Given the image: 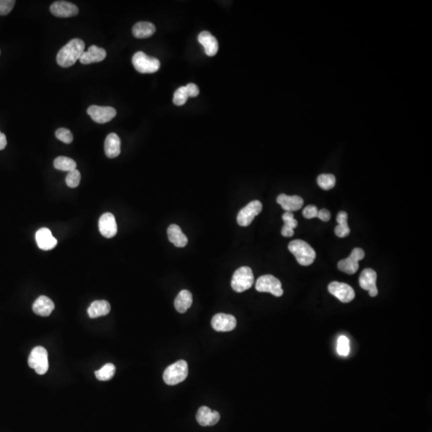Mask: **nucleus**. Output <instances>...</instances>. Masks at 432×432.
I'll return each mask as SVG.
<instances>
[{
  "instance_id": "27",
  "label": "nucleus",
  "mask_w": 432,
  "mask_h": 432,
  "mask_svg": "<svg viewBox=\"0 0 432 432\" xmlns=\"http://www.w3.org/2000/svg\"><path fill=\"white\" fill-rule=\"evenodd\" d=\"M337 222H338V226H336L334 229L336 236L340 238H344L346 237L348 234H350V228L348 224V214L346 212H338L337 216Z\"/></svg>"
},
{
  "instance_id": "22",
  "label": "nucleus",
  "mask_w": 432,
  "mask_h": 432,
  "mask_svg": "<svg viewBox=\"0 0 432 432\" xmlns=\"http://www.w3.org/2000/svg\"><path fill=\"white\" fill-rule=\"evenodd\" d=\"M120 145H121V141L118 134H116V133H110L106 136L104 142V150L108 158H114L120 156L121 152Z\"/></svg>"
},
{
  "instance_id": "20",
  "label": "nucleus",
  "mask_w": 432,
  "mask_h": 432,
  "mask_svg": "<svg viewBox=\"0 0 432 432\" xmlns=\"http://www.w3.org/2000/svg\"><path fill=\"white\" fill-rule=\"evenodd\" d=\"M198 40L202 44L208 56H214L218 50V42L216 37L209 32H202L198 34Z\"/></svg>"
},
{
  "instance_id": "15",
  "label": "nucleus",
  "mask_w": 432,
  "mask_h": 432,
  "mask_svg": "<svg viewBox=\"0 0 432 432\" xmlns=\"http://www.w3.org/2000/svg\"><path fill=\"white\" fill-rule=\"evenodd\" d=\"M98 229L101 234L104 237L108 238L114 237L118 230L114 216L112 213H105L102 214L98 220Z\"/></svg>"
},
{
  "instance_id": "4",
  "label": "nucleus",
  "mask_w": 432,
  "mask_h": 432,
  "mask_svg": "<svg viewBox=\"0 0 432 432\" xmlns=\"http://www.w3.org/2000/svg\"><path fill=\"white\" fill-rule=\"evenodd\" d=\"M253 284L254 274L252 268L249 266H241L234 272L230 284L234 292L241 293L250 289Z\"/></svg>"
},
{
  "instance_id": "8",
  "label": "nucleus",
  "mask_w": 432,
  "mask_h": 432,
  "mask_svg": "<svg viewBox=\"0 0 432 432\" xmlns=\"http://www.w3.org/2000/svg\"><path fill=\"white\" fill-rule=\"evenodd\" d=\"M262 205L258 200H254L242 208L237 216V222L240 226H248L252 224L256 216L262 212Z\"/></svg>"
},
{
  "instance_id": "18",
  "label": "nucleus",
  "mask_w": 432,
  "mask_h": 432,
  "mask_svg": "<svg viewBox=\"0 0 432 432\" xmlns=\"http://www.w3.org/2000/svg\"><path fill=\"white\" fill-rule=\"evenodd\" d=\"M106 57V50L104 48L93 45L88 48V52H84L80 57V61L82 64H90L100 62Z\"/></svg>"
},
{
  "instance_id": "28",
  "label": "nucleus",
  "mask_w": 432,
  "mask_h": 432,
  "mask_svg": "<svg viewBox=\"0 0 432 432\" xmlns=\"http://www.w3.org/2000/svg\"><path fill=\"white\" fill-rule=\"evenodd\" d=\"M76 161L65 156H58L54 160V166L57 170L62 172H70L76 169Z\"/></svg>"
},
{
  "instance_id": "16",
  "label": "nucleus",
  "mask_w": 432,
  "mask_h": 432,
  "mask_svg": "<svg viewBox=\"0 0 432 432\" xmlns=\"http://www.w3.org/2000/svg\"><path fill=\"white\" fill-rule=\"evenodd\" d=\"M220 414L208 406H201L196 414V420L202 426H214L220 421Z\"/></svg>"
},
{
  "instance_id": "12",
  "label": "nucleus",
  "mask_w": 432,
  "mask_h": 432,
  "mask_svg": "<svg viewBox=\"0 0 432 432\" xmlns=\"http://www.w3.org/2000/svg\"><path fill=\"white\" fill-rule=\"evenodd\" d=\"M236 318L232 314L218 313L214 316L212 320V326L216 332H228L236 328Z\"/></svg>"
},
{
  "instance_id": "5",
  "label": "nucleus",
  "mask_w": 432,
  "mask_h": 432,
  "mask_svg": "<svg viewBox=\"0 0 432 432\" xmlns=\"http://www.w3.org/2000/svg\"><path fill=\"white\" fill-rule=\"evenodd\" d=\"M132 64L136 70L142 74H152L158 70L160 68L158 58L150 57L142 52H136L133 56Z\"/></svg>"
},
{
  "instance_id": "39",
  "label": "nucleus",
  "mask_w": 432,
  "mask_h": 432,
  "mask_svg": "<svg viewBox=\"0 0 432 432\" xmlns=\"http://www.w3.org/2000/svg\"><path fill=\"white\" fill-rule=\"evenodd\" d=\"M317 218L322 220L324 222H328L330 218V212L326 210V209H322V210H318Z\"/></svg>"
},
{
  "instance_id": "14",
  "label": "nucleus",
  "mask_w": 432,
  "mask_h": 432,
  "mask_svg": "<svg viewBox=\"0 0 432 432\" xmlns=\"http://www.w3.org/2000/svg\"><path fill=\"white\" fill-rule=\"evenodd\" d=\"M376 280H377V274L372 268L364 269L360 276V286L364 290H368L369 294L372 297H374L378 294Z\"/></svg>"
},
{
  "instance_id": "1",
  "label": "nucleus",
  "mask_w": 432,
  "mask_h": 432,
  "mask_svg": "<svg viewBox=\"0 0 432 432\" xmlns=\"http://www.w3.org/2000/svg\"><path fill=\"white\" fill-rule=\"evenodd\" d=\"M85 49V44L80 38H73L62 46L57 54V62L62 68H70L80 60Z\"/></svg>"
},
{
  "instance_id": "11",
  "label": "nucleus",
  "mask_w": 432,
  "mask_h": 432,
  "mask_svg": "<svg viewBox=\"0 0 432 432\" xmlns=\"http://www.w3.org/2000/svg\"><path fill=\"white\" fill-rule=\"evenodd\" d=\"M328 290L342 302H350L356 296L353 288L344 282L336 281L330 282L328 286Z\"/></svg>"
},
{
  "instance_id": "23",
  "label": "nucleus",
  "mask_w": 432,
  "mask_h": 432,
  "mask_svg": "<svg viewBox=\"0 0 432 432\" xmlns=\"http://www.w3.org/2000/svg\"><path fill=\"white\" fill-rule=\"evenodd\" d=\"M168 236L169 241L177 248H184L188 244V237L182 233L181 228L176 224H172L168 226Z\"/></svg>"
},
{
  "instance_id": "19",
  "label": "nucleus",
  "mask_w": 432,
  "mask_h": 432,
  "mask_svg": "<svg viewBox=\"0 0 432 432\" xmlns=\"http://www.w3.org/2000/svg\"><path fill=\"white\" fill-rule=\"evenodd\" d=\"M277 202L282 206V209L286 212H296L301 209L304 206V200L298 196H286L281 194L277 198Z\"/></svg>"
},
{
  "instance_id": "17",
  "label": "nucleus",
  "mask_w": 432,
  "mask_h": 432,
  "mask_svg": "<svg viewBox=\"0 0 432 432\" xmlns=\"http://www.w3.org/2000/svg\"><path fill=\"white\" fill-rule=\"evenodd\" d=\"M36 240L38 248L41 250H49L56 248L57 240L52 236V232L48 228H40L36 232Z\"/></svg>"
},
{
  "instance_id": "6",
  "label": "nucleus",
  "mask_w": 432,
  "mask_h": 432,
  "mask_svg": "<svg viewBox=\"0 0 432 432\" xmlns=\"http://www.w3.org/2000/svg\"><path fill=\"white\" fill-rule=\"evenodd\" d=\"M28 365L30 368H33L37 374H44L46 373L49 364L46 349L41 346L34 348L28 358Z\"/></svg>"
},
{
  "instance_id": "7",
  "label": "nucleus",
  "mask_w": 432,
  "mask_h": 432,
  "mask_svg": "<svg viewBox=\"0 0 432 432\" xmlns=\"http://www.w3.org/2000/svg\"><path fill=\"white\" fill-rule=\"evenodd\" d=\"M256 289L260 292H268L276 297H280L284 294L282 284L278 278L272 274H265L257 280Z\"/></svg>"
},
{
  "instance_id": "10",
  "label": "nucleus",
  "mask_w": 432,
  "mask_h": 432,
  "mask_svg": "<svg viewBox=\"0 0 432 432\" xmlns=\"http://www.w3.org/2000/svg\"><path fill=\"white\" fill-rule=\"evenodd\" d=\"M116 110L112 106H100L92 105L88 109V114L97 124H106L116 117Z\"/></svg>"
},
{
  "instance_id": "25",
  "label": "nucleus",
  "mask_w": 432,
  "mask_h": 432,
  "mask_svg": "<svg viewBox=\"0 0 432 432\" xmlns=\"http://www.w3.org/2000/svg\"><path fill=\"white\" fill-rule=\"evenodd\" d=\"M156 30L154 24L150 22H138L132 28L133 36L137 38H149L154 34Z\"/></svg>"
},
{
  "instance_id": "37",
  "label": "nucleus",
  "mask_w": 432,
  "mask_h": 432,
  "mask_svg": "<svg viewBox=\"0 0 432 432\" xmlns=\"http://www.w3.org/2000/svg\"><path fill=\"white\" fill-rule=\"evenodd\" d=\"M318 208L314 205H308V206L304 208L302 214L306 218H313L317 217L318 214Z\"/></svg>"
},
{
  "instance_id": "29",
  "label": "nucleus",
  "mask_w": 432,
  "mask_h": 432,
  "mask_svg": "<svg viewBox=\"0 0 432 432\" xmlns=\"http://www.w3.org/2000/svg\"><path fill=\"white\" fill-rule=\"evenodd\" d=\"M116 373V366L114 364H106L101 369L96 370V378L100 381H108L112 378Z\"/></svg>"
},
{
  "instance_id": "21",
  "label": "nucleus",
  "mask_w": 432,
  "mask_h": 432,
  "mask_svg": "<svg viewBox=\"0 0 432 432\" xmlns=\"http://www.w3.org/2000/svg\"><path fill=\"white\" fill-rule=\"evenodd\" d=\"M32 309L36 314L46 317V316H50L52 312L54 310V304L50 298H48L46 296H40L34 301Z\"/></svg>"
},
{
  "instance_id": "2",
  "label": "nucleus",
  "mask_w": 432,
  "mask_h": 432,
  "mask_svg": "<svg viewBox=\"0 0 432 432\" xmlns=\"http://www.w3.org/2000/svg\"><path fill=\"white\" fill-rule=\"evenodd\" d=\"M288 249L302 266H309L316 260V254L314 249L304 240H293L288 245Z\"/></svg>"
},
{
  "instance_id": "33",
  "label": "nucleus",
  "mask_w": 432,
  "mask_h": 432,
  "mask_svg": "<svg viewBox=\"0 0 432 432\" xmlns=\"http://www.w3.org/2000/svg\"><path fill=\"white\" fill-rule=\"evenodd\" d=\"M80 180H81L80 172L74 169L68 172L66 177V184L69 188H77L80 185Z\"/></svg>"
},
{
  "instance_id": "38",
  "label": "nucleus",
  "mask_w": 432,
  "mask_h": 432,
  "mask_svg": "<svg viewBox=\"0 0 432 432\" xmlns=\"http://www.w3.org/2000/svg\"><path fill=\"white\" fill-rule=\"evenodd\" d=\"M186 89L189 97H196L200 94V90L197 85L194 84H189L186 85Z\"/></svg>"
},
{
  "instance_id": "31",
  "label": "nucleus",
  "mask_w": 432,
  "mask_h": 432,
  "mask_svg": "<svg viewBox=\"0 0 432 432\" xmlns=\"http://www.w3.org/2000/svg\"><path fill=\"white\" fill-rule=\"evenodd\" d=\"M337 352L340 356L346 357L350 352V342L348 337L344 336H340L337 342Z\"/></svg>"
},
{
  "instance_id": "32",
  "label": "nucleus",
  "mask_w": 432,
  "mask_h": 432,
  "mask_svg": "<svg viewBox=\"0 0 432 432\" xmlns=\"http://www.w3.org/2000/svg\"><path fill=\"white\" fill-rule=\"evenodd\" d=\"M189 98L186 86H181L176 90L173 97V102L176 106H182L186 104V100Z\"/></svg>"
},
{
  "instance_id": "34",
  "label": "nucleus",
  "mask_w": 432,
  "mask_h": 432,
  "mask_svg": "<svg viewBox=\"0 0 432 432\" xmlns=\"http://www.w3.org/2000/svg\"><path fill=\"white\" fill-rule=\"evenodd\" d=\"M56 138L64 144H69L73 141V134L66 128H60L56 132Z\"/></svg>"
},
{
  "instance_id": "36",
  "label": "nucleus",
  "mask_w": 432,
  "mask_h": 432,
  "mask_svg": "<svg viewBox=\"0 0 432 432\" xmlns=\"http://www.w3.org/2000/svg\"><path fill=\"white\" fill-rule=\"evenodd\" d=\"M14 0H0V16H6L14 8Z\"/></svg>"
},
{
  "instance_id": "35",
  "label": "nucleus",
  "mask_w": 432,
  "mask_h": 432,
  "mask_svg": "<svg viewBox=\"0 0 432 432\" xmlns=\"http://www.w3.org/2000/svg\"><path fill=\"white\" fill-rule=\"evenodd\" d=\"M282 218L284 222V226L285 228H290L292 230H294V228H296L298 226V222L294 218V214L292 212H285L282 214Z\"/></svg>"
},
{
  "instance_id": "13",
  "label": "nucleus",
  "mask_w": 432,
  "mask_h": 432,
  "mask_svg": "<svg viewBox=\"0 0 432 432\" xmlns=\"http://www.w3.org/2000/svg\"><path fill=\"white\" fill-rule=\"evenodd\" d=\"M50 12L58 18H68L78 14V6L66 1H56L52 4Z\"/></svg>"
},
{
  "instance_id": "24",
  "label": "nucleus",
  "mask_w": 432,
  "mask_h": 432,
  "mask_svg": "<svg viewBox=\"0 0 432 432\" xmlns=\"http://www.w3.org/2000/svg\"><path fill=\"white\" fill-rule=\"evenodd\" d=\"M110 312V304L106 300H96L90 304L88 309V316L92 318L106 316Z\"/></svg>"
},
{
  "instance_id": "40",
  "label": "nucleus",
  "mask_w": 432,
  "mask_h": 432,
  "mask_svg": "<svg viewBox=\"0 0 432 432\" xmlns=\"http://www.w3.org/2000/svg\"><path fill=\"white\" fill-rule=\"evenodd\" d=\"M6 144L8 142H6V136L0 132V150H4V148H6Z\"/></svg>"
},
{
  "instance_id": "26",
  "label": "nucleus",
  "mask_w": 432,
  "mask_h": 432,
  "mask_svg": "<svg viewBox=\"0 0 432 432\" xmlns=\"http://www.w3.org/2000/svg\"><path fill=\"white\" fill-rule=\"evenodd\" d=\"M192 294L189 290H181L174 300V308L180 313H185L192 306Z\"/></svg>"
},
{
  "instance_id": "3",
  "label": "nucleus",
  "mask_w": 432,
  "mask_h": 432,
  "mask_svg": "<svg viewBox=\"0 0 432 432\" xmlns=\"http://www.w3.org/2000/svg\"><path fill=\"white\" fill-rule=\"evenodd\" d=\"M188 376V362L185 360H178L165 369L164 380L168 385L174 386L186 380Z\"/></svg>"
},
{
  "instance_id": "30",
  "label": "nucleus",
  "mask_w": 432,
  "mask_h": 432,
  "mask_svg": "<svg viewBox=\"0 0 432 432\" xmlns=\"http://www.w3.org/2000/svg\"><path fill=\"white\" fill-rule=\"evenodd\" d=\"M317 182L324 190H330L336 186V177L332 174H320L317 178Z\"/></svg>"
},
{
  "instance_id": "9",
  "label": "nucleus",
  "mask_w": 432,
  "mask_h": 432,
  "mask_svg": "<svg viewBox=\"0 0 432 432\" xmlns=\"http://www.w3.org/2000/svg\"><path fill=\"white\" fill-rule=\"evenodd\" d=\"M364 256L365 253L362 249L358 248H354L348 258L340 260L338 262V270L348 274H354L360 268L358 262L364 258Z\"/></svg>"
}]
</instances>
